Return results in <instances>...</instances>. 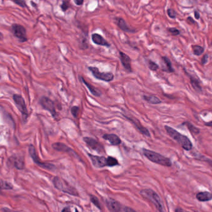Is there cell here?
<instances>
[{
	"label": "cell",
	"mask_w": 212,
	"mask_h": 212,
	"mask_svg": "<svg viewBox=\"0 0 212 212\" xmlns=\"http://www.w3.org/2000/svg\"><path fill=\"white\" fill-rule=\"evenodd\" d=\"M148 67L149 68V69L152 71H156L159 68V65L156 63L154 62L152 60L148 61Z\"/></svg>",
	"instance_id": "cell-30"
},
{
	"label": "cell",
	"mask_w": 212,
	"mask_h": 212,
	"mask_svg": "<svg viewBox=\"0 0 212 212\" xmlns=\"http://www.w3.org/2000/svg\"><path fill=\"white\" fill-rule=\"evenodd\" d=\"M196 198L201 202H208L212 199V194L208 191L200 192L196 194Z\"/></svg>",
	"instance_id": "cell-19"
},
{
	"label": "cell",
	"mask_w": 212,
	"mask_h": 212,
	"mask_svg": "<svg viewBox=\"0 0 212 212\" xmlns=\"http://www.w3.org/2000/svg\"><path fill=\"white\" fill-rule=\"evenodd\" d=\"M124 212H137L136 210H134V209H132L130 207H128V206H125V207H124Z\"/></svg>",
	"instance_id": "cell-36"
},
{
	"label": "cell",
	"mask_w": 212,
	"mask_h": 212,
	"mask_svg": "<svg viewBox=\"0 0 212 212\" xmlns=\"http://www.w3.org/2000/svg\"><path fill=\"white\" fill-rule=\"evenodd\" d=\"M123 116L127 120H129L131 123L135 126V128L141 132V134H142L143 135H144L147 137H151V134H150L149 130H148L147 128H145L144 126H143L141 124V123H140V121H139L138 119L136 118L135 117H133V116H126L124 114H123Z\"/></svg>",
	"instance_id": "cell-11"
},
{
	"label": "cell",
	"mask_w": 212,
	"mask_h": 212,
	"mask_svg": "<svg viewBox=\"0 0 212 212\" xmlns=\"http://www.w3.org/2000/svg\"><path fill=\"white\" fill-rule=\"evenodd\" d=\"M167 13L169 16L171 18L174 19L176 18V12L175 11V10H174L173 9H171V8L168 9L167 10Z\"/></svg>",
	"instance_id": "cell-32"
},
{
	"label": "cell",
	"mask_w": 212,
	"mask_h": 212,
	"mask_svg": "<svg viewBox=\"0 0 212 212\" xmlns=\"http://www.w3.org/2000/svg\"><path fill=\"white\" fill-rule=\"evenodd\" d=\"M29 152L34 163L36 164L39 167L49 171H54L55 169V166L54 165V164L47 162H42L39 159L38 156L36 153L35 147L33 144H30L29 146Z\"/></svg>",
	"instance_id": "cell-6"
},
{
	"label": "cell",
	"mask_w": 212,
	"mask_h": 212,
	"mask_svg": "<svg viewBox=\"0 0 212 212\" xmlns=\"http://www.w3.org/2000/svg\"><path fill=\"white\" fill-rule=\"evenodd\" d=\"M70 112L73 117L77 118L79 115V113H80V108L78 106H73L71 108Z\"/></svg>",
	"instance_id": "cell-29"
},
{
	"label": "cell",
	"mask_w": 212,
	"mask_h": 212,
	"mask_svg": "<svg viewBox=\"0 0 212 212\" xmlns=\"http://www.w3.org/2000/svg\"><path fill=\"white\" fill-rule=\"evenodd\" d=\"M140 194L144 198L149 200L154 205L156 209L159 212H164V206L160 196L156 193L154 190L151 189H144L140 191Z\"/></svg>",
	"instance_id": "cell-3"
},
{
	"label": "cell",
	"mask_w": 212,
	"mask_h": 212,
	"mask_svg": "<svg viewBox=\"0 0 212 212\" xmlns=\"http://www.w3.org/2000/svg\"><path fill=\"white\" fill-rule=\"evenodd\" d=\"M90 200H91L92 203L95 206H97V207L98 209H100V210L102 209L101 205H100V201H99L98 198L97 197H95V196H94V195H90Z\"/></svg>",
	"instance_id": "cell-28"
},
{
	"label": "cell",
	"mask_w": 212,
	"mask_h": 212,
	"mask_svg": "<svg viewBox=\"0 0 212 212\" xmlns=\"http://www.w3.org/2000/svg\"><path fill=\"white\" fill-rule=\"evenodd\" d=\"M164 128H165V129L169 136L176 141L184 150L187 151L192 150L193 144L187 136L182 134L179 132L169 126H165Z\"/></svg>",
	"instance_id": "cell-1"
},
{
	"label": "cell",
	"mask_w": 212,
	"mask_h": 212,
	"mask_svg": "<svg viewBox=\"0 0 212 212\" xmlns=\"http://www.w3.org/2000/svg\"><path fill=\"white\" fill-rule=\"evenodd\" d=\"M13 2L22 8H25L27 6L26 3L24 1H23V0H18V1L17 0H15V1H13Z\"/></svg>",
	"instance_id": "cell-34"
},
{
	"label": "cell",
	"mask_w": 212,
	"mask_h": 212,
	"mask_svg": "<svg viewBox=\"0 0 212 212\" xmlns=\"http://www.w3.org/2000/svg\"><path fill=\"white\" fill-rule=\"evenodd\" d=\"M39 103L42 108L49 111L53 118H57L58 115L56 111L55 105L54 101H52L51 99L48 97L42 96L40 98Z\"/></svg>",
	"instance_id": "cell-7"
},
{
	"label": "cell",
	"mask_w": 212,
	"mask_h": 212,
	"mask_svg": "<svg viewBox=\"0 0 212 212\" xmlns=\"http://www.w3.org/2000/svg\"><path fill=\"white\" fill-rule=\"evenodd\" d=\"M88 70L92 73L93 77L100 80L106 82H110L114 79V74L112 72H100L98 68L96 67H89Z\"/></svg>",
	"instance_id": "cell-8"
},
{
	"label": "cell",
	"mask_w": 212,
	"mask_h": 212,
	"mask_svg": "<svg viewBox=\"0 0 212 212\" xmlns=\"http://www.w3.org/2000/svg\"><path fill=\"white\" fill-rule=\"evenodd\" d=\"M74 3H75V4H76L77 6H80V5H82L84 3V1H83V0H74Z\"/></svg>",
	"instance_id": "cell-37"
},
{
	"label": "cell",
	"mask_w": 212,
	"mask_h": 212,
	"mask_svg": "<svg viewBox=\"0 0 212 212\" xmlns=\"http://www.w3.org/2000/svg\"><path fill=\"white\" fill-rule=\"evenodd\" d=\"M120 59L121 62L123 65L124 69L128 72H132V67H131V59L129 55L125 54L124 52L120 51Z\"/></svg>",
	"instance_id": "cell-15"
},
{
	"label": "cell",
	"mask_w": 212,
	"mask_h": 212,
	"mask_svg": "<svg viewBox=\"0 0 212 212\" xmlns=\"http://www.w3.org/2000/svg\"><path fill=\"white\" fill-rule=\"evenodd\" d=\"M2 210H3V211L4 212H16V211H12V210H9V209L8 208H2Z\"/></svg>",
	"instance_id": "cell-42"
},
{
	"label": "cell",
	"mask_w": 212,
	"mask_h": 212,
	"mask_svg": "<svg viewBox=\"0 0 212 212\" xmlns=\"http://www.w3.org/2000/svg\"><path fill=\"white\" fill-rule=\"evenodd\" d=\"M83 141L86 143V144L92 149L97 151L99 153H104L105 149L103 146L96 139L90 137H83Z\"/></svg>",
	"instance_id": "cell-10"
},
{
	"label": "cell",
	"mask_w": 212,
	"mask_h": 212,
	"mask_svg": "<svg viewBox=\"0 0 212 212\" xmlns=\"http://www.w3.org/2000/svg\"><path fill=\"white\" fill-rule=\"evenodd\" d=\"M69 3L68 1H63L60 6V8L62 11H66L69 8Z\"/></svg>",
	"instance_id": "cell-33"
},
{
	"label": "cell",
	"mask_w": 212,
	"mask_h": 212,
	"mask_svg": "<svg viewBox=\"0 0 212 212\" xmlns=\"http://www.w3.org/2000/svg\"><path fill=\"white\" fill-rule=\"evenodd\" d=\"M13 99L15 103L16 107H17V108L20 111L21 113L22 114L23 119L24 121H26L29 117V112L27 107H26L24 98L21 96V95L14 94L13 96Z\"/></svg>",
	"instance_id": "cell-5"
},
{
	"label": "cell",
	"mask_w": 212,
	"mask_h": 212,
	"mask_svg": "<svg viewBox=\"0 0 212 212\" xmlns=\"http://www.w3.org/2000/svg\"><path fill=\"white\" fill-rule=\"evenodd\" d=\"M103 138L109 141L110 144L113 146H118L121 143L120 137L115 134H105L103 136Z\"/></svg>",
	"instance_id": "cell-18"
},
{
	"label": "cell",
	"mask_w": 212,
	"mask_h": 212,
	"mask_svg": "<svg viewBox=\"0 0 212 212\" xmlns=\"http://www.w3.org/2000/svg\"><path fill=\"white\" fill-rule=\"evenodd\" d=\"M183 124L186 125L188 129L190 131V132H191V133L195 135L198 134L200 133V129L196 126H195L192 123H190V122H185L184 123H183Z\"/></svg>",
	"instance_id": "cell-24"
},
{
	"label": "cell",
	"mask_w": 212,
	"mask_h": 212,
	"mask_svg": "<svg viewBox=\"0 0 212 212\" xmlns=\"http://www.w3.org/2000/svg\"><path fill=\"white\" fill-rule=\"evenodd\" d=\"M175 212H189V211L185 210L181 207H177L176 209H175Z\"/></svg>",
	"instance_id": "cell-38"
},
{
	"label": "cell",
	"mask_w": 212,
	"mask_h": 212,
	"mask_svg": "<svg viewBox=\"0 0 212 212\" xmlns=\"http://www.w3.org/2000/svg\"><path fill=\"white\" fill-rule=\"evenodd\" d=\"M189 23H190V24H195V21L191 17H188L187 18V20Z\"/></svg>",
	"instance_id": "cell-40"
},
{
	"label": "cell",
	"mask_w": 212,
	"mask_h": 212,
	"mask_svg": "<svg viewBox=\"0 0 212 212\" xmlns=\"http://www.w3.org/2000/svg\"><path fill=\"white\" fill-rule=\"evenodd\" d=\"M208 54H205L203 56V57L202 58V60H201V62H202V64L203 65H204L205 64H206V62H208Z\"/></svg>",
	"instance_id": "cell-35"
},
{
	"label": "cell",
	"mask_w": 212,
	"mask_h": 212,
	"mask_svg": "<svg viewBox=\"0 0 212 212\" xmlns=\"http://www.w3.org/2000/svg\"><path fill=\"white\" fill-rule=\"evenodd\" d=\"M90 159L93 165L97 168H102L106 166H108V158L103 156H94L88 154Z\"/></svg>",
	"instance_id": "cell-12"
},
{
	"label": "cell",
	"mask_w": 212,
	"mask_h": 212,
	"mask_svg": "<svg viewBox=\"0 0 212 212\" xmlns=\"http://www.w3.org/2000/svg\"><path fill=\"white\" fill-rule=\"evenodd\" d=\"M192 49H193L194 54L195 55L200 56L204 52L203 47H202V46H197V45L193 46H192Z\"/></svg>",
	"instance_id": "cell-26"
},
{
	"label": "cell",
	"mask_w": 212,
	"mask_h": 212,
	"mask_svg": "<svg viewBox=\"0 0 212 212\" xmlns=\"http://www.w3.org/2000/svg\"><path fill=\"white\" fill-rule=\"evenodd\" d=\"M116 23L117 24L118 27L123 31L126 32V33H134L136 32L135 29H132L130 26L128 25L126 23L125 20L120 17H117L115 18Z\"/></svg>",
	"instance_id": "cell-16"
},
{
	"label": "cell",
	"mask_w": 212,
	"mask_h": 212,
	"mask_svg": "<svg viewBox=\"0 0 212 212\" xmlns=\"http://www.w3.org/2000/svg\"><path fill=\"white\" fill-rule=\"evenodd\" d=\"M143 99L146 102L152 105H157L162 103L161 100L158 97L154 96V95H151V96H147V95H143Z\"/></svg>",
	"instance_id": "cell-22"
},
{
	"label": "cell",
	"mask_w": 212,
	"mask_h": 212,
	"mask_svg": "<svg viewBox=\"0 0 212 212\" xmlns=\"http://www.w3.org/2000/svg\"><path fill=\"white\" fill-rule=\"evenodd\" d=\"M105 202L107 208L111 212H124V208H122L121 204L116 200L108 198L106 199Z\"/></svg>",
	"instance_id": "cell-13"
},
{
	"label": "cell",
	"mask_w": 212,
	"mask_h": 212,
	"mask_svg": "<svg viewBox=\"0 0 212 212\" xmlns=\"http://www.w3.org/2000/svg\"><path fill=\"white\" fill-rule=\"evenodd\" d=\"M168 31L169 33L172 34L173 36H179L180 34H181L180 31L176 28H170L168 29Z\"/></svg>",
	"instance_id": "cell-31"
},
{
	"label": "cell",
	"mask_w": 212,
	"mask_h": 212,
	"mask_svg": "<svg viewBox=\"0 0 212 212\" xmlns=\"http://www.w3.org/2000/svg\"><path fill=\"white\" fill-rule=\"evenodd\" d=\"M194 16H195V19H200V13H198V11H194Z\"/></svg>",
	"instance_id": "cell-39"
},
{
	"label": "cell",
	"mask_w": 212,
	"mask_h": 212,
	"mask_svg": "<svg viewBox=\"0 0 212 212\" xmlns=\"http://www.w3.org/2000/svg\"><path fill=\"white\" fill-rule=\"evenodd\" d=\"M52 147L53 149H55V151L67 152L73 156L78 157L75 151H74L72 149H71L70 147L67 146L66 144H63L62 142H55L54 144H52Z\"/></svg>",
	"instance_id": "cell-14"
},
{
	"label": "cell",
	"mask_w": 212,
	"mask_h": 212,
	"mask_svg": "<svg viewBox=\"0 0 212 212\" xmlns=\"http://www.w3.org/2000/svg\"><path fill=\"white\" fill-rule=\"evenodd\" d=\"M162 59L166 66V70L164 71L169 72V73L174 72L175 70L172 67V63H171L170 59H169L167 57H162Z\"/></svg>",
	"instance_id": "cell-25"
},
{
	"label": "cell",
	"mask_w": 212,
	"mask_h": 212,
	"mask_svg": "<svg viewBox=\"0 0 212 212\" xmlns=\"http://www.w3.org/2000/svg\"><path fill=\"white\" fill-rule=\"evenodd\" d=\"M62 212H71V211H70V208L65 207V208H63V209L62 210Z\"/></svg>",
	"instance_id": "cell-41"
},
{
	"label": "cell",
	"mask_w": 212,
	"mask_h": 212,
	"mask_svg": "<svg viewBox=\"0 0 212 212\" xmlns=\"http://www.w3.org/2000/svg\"><path fill=\"white\" fill-rule=\"evenodd\" d=\"M190 83L192 85V87L195 90L196 92H202V87L200 86L199 81L193 77H190Z\"/></svg>",
	"instance_id": "cell-23"
},
{
	"label": "cell",
	"mask_w": 212,
	"mask_h": 212,
	"mask_svg": "<svg viewBox=\"0 0 212 212\" xmlns=\"http://www.w3.org/2000/svg\"><path fill=\"white\" fill-rule=\"evenodd\" d=\"M11 31L13 35L21 42H25L28 41L26 29L23 25L19 24H13L11 26Z\"/></svg>",
	"instance_id": "cell-9"
},
{
	"label": "cell",
	"mask_w": 212,
	"mask_h": 212,
	"mask_svg": "<svg viewBox=\"0 0 212 212\" xmlns=\"http://www.w3.org/2000/svg\"><path fill=\"white\" fill-rule=\"evenodd\" d=\"M52 183L54 187L60 191L65 192L66 194H70L71 195L77 196L78 197L79 194L77 190L74 188L71 185L68 184L65 180H63L59 177H55L53 179Z\"/></svg>",
	"instance_id": "cell-4"
},
{
	"label": "cell",
	"mask_w": 212,
	"mask_h": 212,
	"mask_svg": "<svg viewBox=\"0 0 212 212\" xmlns=\"http://www.w3.org/2000/svg\"><path fill=\"white\" fill-rule=\"evenodd\" d=\"M205 126H209L212 128V121H210V122H207V123H205Z\"/></svg>",
	"instance_id": "cell-43"
},
{
	"label": "cell",
	"mask_w": 212,
	"mask_h": 212,
	"mask_svg": "<svg viewBox=\"0 0 212 212\" xmlns=\"http://www.w3.org/2000/svg\"><path fill=\"white\" fill-rule=\"evenodd\" d=\"M92 40L93 43L98 46L107 47L111 46V44L109 43V42L106 40L102 35H100L98 33H93L92 34Z\"/></svg>",
	"instance_id": "cell-17"
},
{
	"label": "cell",
	"mask_w": 212,
	"mask_h": 212,
	"mask_svg": "<svg viewBox=\"0 0 212 212\" xmlns=\"http://www.w3.org/2000/svg\"><path fill=\"white\" fill-rule=\"evenodd\" d=\"M1 189L2 190H11L13 189V185L8 182L7 181H4L3 179L1 180Z\"/></svg>",
	"instance_id": "cell-27"
},
{
	"label": "cell",
	"mask_w": 212,
	"mask_h": 212,
	"mask_svg": "<svg viewBox=\"0 0 212 212\" xmlns=\"http://www.w3.org/2000/svg\"><path fill=\"white\" fill-rule=\"evenodd\" d=\"M13 162L14 167L19 170H21L24 168V161L23 157L15 156L13 157Z\"/></svg>",
	"instance_id": "cell-21"
},
{
	"label": "cell",
	"mask_w": 212,
	"mask_h": 212,
	"mask_svg": "<svg viewBox=\"0 0 212 212\" xmlns=\"http://www.w3.org/2000/svg\"><path fill=\"white\" fill-rule=\"evenodd\" d=\"M142 153L148 160H149L153 163L164 167L172 166V164L170 159L165 157L159 153L147 149H142Z\"/></svg>",
	"instance_id": "cell-2"
},
{
	"label": "cell",
	"mask_w": 212,
	"mask_h": 212,
	"mask_svg": "<svg viewBox=\"0 0 212 212\" xmlns=\"http://www.w3.org/2000/svg\"><path fill=\"white\" fill-rule=\"evenodd\" d=\"M80 78H81V80L82 81V82L85 85L86 87L89 90L90 92L93 95H94V96H95V97H100V96H101L102 92H100V90H99L97 88L93 86L91 83L87 82L85 80L84 78L81 77Z\"/></svg>",
	"instance_id": "cell-20"
}]
</instances>
